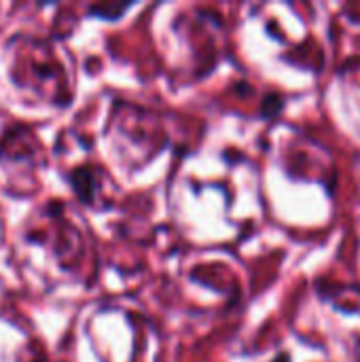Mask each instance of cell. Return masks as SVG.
<instances>
[{"mask_svg": "<svg viewBox=\"0 0 360 362\" xmlns=\"http://www.w3.org/2000/svg\"><path fill=\"white\" fill-rule=\"evenodd\" d=\"M276 362H291L289 361V354H280V356H278V361Z\"/></svg>", "mask_w": 360, "mask_h": 362, "instance_id": "obj_1", "label": "cell"}]
</instances>
